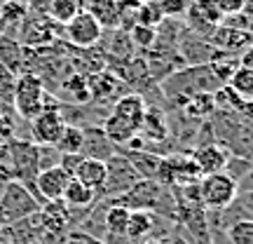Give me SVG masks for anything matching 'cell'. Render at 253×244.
Returning <instances> with one entry per match:
<instances>
[{"label":"cell","mask_w":253,"mask_h":244,"mask_svg":"<svg viewBox=\"0 0 253 244\" xmlns=\"http://www.w3.org/2000/svg\"><path fill=\"white\" fill-rule=\"evenodd\" d=\"M87 0H54L49 9V19L56 24H68L80 9H84Z\"/></svg>","instance_id":"obj_29"},{"label":"cell","mask_w":253,"mask_h":244,"mask_svg":"<svg viewBox=\"0 0 253 244\" xmlns=\"http://www.w3.org/2000/svg\"><path fill=\"white\" fill-rule=\"evenodd\" d=\"M31 244H40V242H31Z\"/></svg>","instance_id":"obj_46"},{"label":"cell","mask_w":253,"mask_h":244,"mask_svg":"<svg viewBox=\"0 0 253 244\" xmlns=\"http://www.w3.org/2000/svg\"><path fill=\"white\" fill-rule=\"evenodd\" d=\"M138 134L148 141V146L164 144V141L169 139V134H171V132H169V122H167L164 110L155 108V106H148L143 120H141V127H138Z\"/></svg>","instance_id":"obj_15"},{"label":"cell","mask_w":253,"mask_h":244,"mask_svg":"<svg viewBox=\"0 0 253 244\" xmlns=\"http://www.w3.org/2000/svg\"><path fill=\"white\" fill-rule=\"evenodd\" d=\"M220 14L227 17V14H239L244 9V0H216Z\"/></svg>","instance_id":"obj_39"},{"label":"cell","mask_w":253,"mask_h":244,"mask_svg":"<svg viewBox=\"0 0 253 244\" xmlns=\"http://www.w3.org/2000/svg\"><path fill=\"white\" fill-rule=\"evenodd\" d=\"M54 148L61 155L80 153V150H82V127H78V125H66Z\"/></svg>","instance_id":"obj_28"},{"label":"cell","mask_w":253,"mask_h":244,"mask_svg":"<svg viewBox=\"0 0 253 244\" xmlns=\"http://www.w3.org/2000/svg\"><path fill=\"white\" fill-rule=\"evenodd\" d=\"M73 179H78L80 183H84L87 188L96 190V195H99L101 188H103V183H106V162L94 160V157H82V162L78 164Z\"/></svg>","instance_id":"obj_19"},{"label":"cell","mask_w":253,"mask_h":244,"mask_svg":"<svg viewBox=\"0 0 253 244\" xmlns=\"http://www.w3.org/2000/svg\"><path fill=\"white\" fill-rule=\"evenodd\" d=\"M84 9L103 26V31H106V28H108V31H115V28H118V24H120L118 0H87V2H84Z\"/></svg>","instance_id":"obj_23"},{"label":"cell","mask_w":253,"mask_h":244,"mask_svg":"<svg viewBox=\"0 0 253 244\" xmlns=\"http://www.w3.org/2000/svg\"><path fill=\"white\" fill-rule=\"evenodd\" d=\"M63 33H66V38H68V43L73 47H78V49H91L94 45L101 43L103 26L91 17L87 9H80L68 24H63Z\"/></svg>","instance_id":"obj_7"},{"label":"cell","mask_w":253,"mask_h":244,"mask_svg":"<svg viewBox=\"0 0 253 244\" xmlns=\"http://www.w3.org/2000/svg\"><path fill=\"white\" fill-rule=\"evenodd\" d=\"M157 2H160L164 19H176V17H185L192 0H157Z\"/></svg>","instance_id":"obj_36"},{"label":"cell","mask_w":253,"mask_h":244,"mask_svg":"<svg viewBox=\"0 0 253 244\" xmlns=\"http://www.w3.org/2000/svg\"><path fill=\"white\" fill-rule=\"evenodd\" d=\"M251 169H253V160H251V157H244V155H230L223 172H225L230 179H235V181L239 183L246 174L251 172Z\"/></svg>","instance_id":"obj_35"},{"label":"cell","mask_w":253,"mask_h":244,"mask_svg":"<svg viewBox=\"0 0 253 244\" xmlns=\"http://www.w3.org/2000/svg\"><path fill=\"white\" fill-rule=\"evenodd\" d=\"M61 202L71 209V211H89V209L99 202V195H96V190L87 188V186L80 183L78 179H71L68 186H66V190H63Z\"/></svg>","instance_id":"obj_17"},{"label":"cell","mask_w":253,"mask_h":244,"mask_svg":"<svg viewBox=\"0 0 253 244\" xmlns=\"http://www.w3.org/2000/svg\"><path fill=\"white\" fill-rule=\"evenodd\" d=\"M54 0H26V7L31 14L36 17H49V9H52Z\"/></svg>","instance_id":"obj_38"},{"label":"cell","mask_w":253,"mask_h":244,"mask_svg":"<svg viewBox=\"0 0 253 244\" xmlns=\"http://www.w3.org/2000/svg\"><path fill=\"white\" fill-rule=\"evenodd\" d=\"M71 94L68 97V103L73 106H84L91 101V94H89V82H87V73H71L66 75L61 80V90L59 94Z\"/></svg>","instance_id":"obj_22"},{"label":"cell","mask_w":253,"mask_h":244,"mask_svg":"<svg viewBox=\"0 0 253 244\" xmlns=\"http://www.w3.org/2000/svg\"><path fill=\"white\" fill-rule=\"evenodd\" d=\"M190 155H192V160L197 162L202 176H209V174L223 172V169H225L227 157H230L232 153H230L223 144L211 141V144H204V146L192 148V150H190Z\"/></svg>","instance_id":"obj_13"},{"label":"cell","mask_w":253,"mask_h":244,"mask_svg":"<svg viewBox=\"0 0 253 244\" xmlns=\"http://www.w3.org/2000/svg\"><path fill=\"white\" fill-rule=\"evenodd\" d=\"M232 90L242 97V99H253V71H246V68H237L232 73V78L227 82Z\"/></svg>","instance_id":"obj_33"},{"label":"cell","mask_w":253,"mask_h":244,"mask_svg":"<svg viewBox=\"0 0 253 244\" xmlns=\"http://www.w3.org/2000/svg\"><path fill=\"white\" fill-rule=\"evenodd\" d=\"M14 80H17V75L14 73H9L7 68H2L0 66V101L7 99L12 103V92H14Z\"/></svg>","instance_id":"obj_37"},{"label":"cell","mask_w":253,"mask_h":244,"mask_svg":"<svg viewBox=\"0 0 253 244\" xmlns=\"http://www.w3.org/2000/svg\"><path fill=\"white\" fill-rule=\"evenodd\" d=\"M7 150L9 160H12L14 181H21L36 195V179L42 172L40 169V146L33 141H9Z\"/></svg>","instance_id":"obj_4"},{"label":"cell","mask_w":253,"mask_h":244,"mask_svg":"<svg viewBox=\"0 0 253 244\" xmlns=\"http://www.w3.org/2000/svg\"><path fill=\"white\" fill-rule=\"evenodd\" d=\"M162 21H164V14H162V9H160V2L157 0H141L138 12H136V24L157 28Z\"/></svg>","instance_id":"obj_31"},{"label":"cell","mask_w":253,"mask_h":244,"mask_svg":"<svg viewBox=\"0 0 253 244\" xmlns=\"http://www.w3.org/2000/svg\"><path fill=\"white\" fill-rule=\"evenodd\" d=\"M120 153L126 155V160L131 162V167L138 172L141 179H155L157 167H160V160L164 157V155H157V153H153V150H120Z\"/></svg>","instance_id":"obj_24"},{"label":"cell","mask_w":253,"mask_h":244,"mask_svg":"<svg viewBox=\"0 0 253 244\" xmlns=\"http://www.w3.org/2000/svg\"><path fill=\"white\" fill-rule=\"evenodd\" d=\"M239 66L246 68V71H253V43L239 54Z\"/></svg>","instance_id":"obj_40"},{"label":"cell","mask_w":253,"mask_h":244,"mask_svg":"<svg viewBox=\"0 0 253 244\" xmlns=\"http://www.w3.org/2000/svg\"><path fill=\"white\" fill-rule=\"evenodd\" d=\"M5 183H7L5 179H0V195H2V190H5Z\"/></svg>","instance_id":"obj_44"},{"label":"cell","mask_w":253,"mask_h":244,"mask_svg":"<svg viewBox=\"0 0 253 244\" xmlns=\"http://www.w3.org/2000/svg\"><path fill=\"white\" fill-rule=\"evenodd\" d=\"M73 176L61 164H54V167H47L42 172L38 174L36 179V197L40 202H52V199H61L63 190L68 186Z\"/></svg>","instance_id":"obj_11"},{"label":"cell","mask_w":253,"mask_h":244,"mask_svg":"<svg viewBox=\"0 0 253 244\" xmlns=\"http://www.w3.org/2000/svg\"><path fill=\"white\" fill-rule=\"evenodd\" d=\"M66 120L59 108H45L31 120V139L38 146H56L61 136Z\"/></svg>","instance_id":"obj_8"},{"label":"cell","mask_w":253,"mask_h":244,"mask_svg":"<svg viewBox=\"0 0 253 244\" xmlns=\"http://www.w3.org/2000/svg\"><path fill=\"white\" fill-rule=\"evenodd\" d=\"M141 244H167V240H157V237H150V240H145Z\"/></svg>","instance_id":"obj_43"},{"label":"cell","mask_w":253,"mask_h":244,"mask_svg":"<svg viewBox=\"0 0 253 244\" xmlns=\"http://www.w3.org/2000/svg\"><path fill=\"white\" fill-rule=\"evenodd\" d=\"M242 12H244L246 17L253 19V0H244V9H242Z\"/></svg>","instance_id":"obj_42"},{"label":"cell","mask_w":253,"mask_h":244,"mask_svg":"<svg viewBox=\"0 0 253 244\" xmlns=\"http://www.w3.org/2000/svg\"><path fill=\"white\" fill-rule=\"evenodd\" d=\"M173 162V172H176V186H190V183L202 181V172H199L197 162L192 160L190 153L181 155H169Z\"/></svg>","instance_id":"obj_25"},{"label":"cell","mask_w":253,"mask_h":244,"mask_svg":"<svg viewBox=\"0 0 253 244\" xmlns=\"http://www.w3.org/2000/svg\"><path fill=\"white\" fill-rule=\"evenodd\" d=\"M129 38H131V43H134L136 49L148 52V49L155 45V40H157V28L134 24V26H131V31H129Z\"/></svg>","instance_id":"obj_34"},{"label":"cell","mask_w":253,"mask_h":244,"mask_svg":"<svg viewBox=\"0 0 253 244\" xmlns=\"http://www.w3.org/2000/svg\"><path fill=\"white\" fill-rule=\"evenodd\" d=\"M0 66L14 75L24 73V45L9 33L0 36Z\"/></svg>","instance_id":"obj_18"},{"label":"cell","mask_w":253,"mask_h":244,"mask_svg":"<svg viewBox=\"0 0 253 244\" xmlns=\"http://www.w3.org/2000/svg\"><path fill=\"white\" fill-rule=\"evenodd\" d=\"M61 101L54 99L45 90V80L36 73H21L14 80V92H12V108L19 118L31 120L45 108H59Z\"/></svg>","instance_id":"obj_2"},{"label":"cell","mask_w":253,"mask_h":244,"mask_svg":"<svg viewBox=\"0 0 253 244\" xmlns=\"http://www.w3.org/2000/svg\"><path fill=\"white\" fill-rule=\"evenodd\" d=\"M115 204H122L129 211L134 209H143V211H153L157 216L169 218L176 223V199H173L171 188H164L155 179H141L134 188H129L125 195L110 199Z\"/></svg>","instance_id":"obj_1"},{"label":"cell","mask_w":253,"mask_h":244,"mask_svg":"<svg viewBox=\"0 0 253 244\" xmlns=\"http://www.w3.org/2000/svg\"><path fill=\"white\" fill-rule=\"evenodd\" d=\"M145 108H148V103H145V99L138 94V92H126V94H122V97L113 103V113L126 118L129 122H134L136 127H141Z\"/></svg>","instance_id":"obj_20"},{"label":"cell","mask_w":253,"mask_h":244,"mask_svg":"<svg viewBox=\"0 0 253 244\" xmlns=\"http://www.w3.org/2000/svg\"><path fill=\"white\" fill-rule=\"evenodd\" d=\"M2 5H5V0H0V7H2Z\"/></svg>","instance_id":"obj_45"},{"label":"cell","mask_w":253,"mask_h":244,"mask_svg":"<svg viewBox=\"0 0 253 244\" xmlns=\"http://www.w3.org/2000/svg\"><path fill=\"white\" fill-rule=\"evenodd\" d=\"M237 195H239L237 181L230 179L225 172L202 176V181H199V197H202V204L207 211H223L235 202Z\"/></svg>","instance_id":"obj_6"},{"label":"cell","mask_w":253,"mask_h":244,"mask_svg":"<svg viewBox=\"0 0 253 244\" xmlns=\"http://www.w3.org/2000/svg\"><path fill=\"white\" fill-rule=\"evenodd\" d=\"M185 113V118L190 120H207L216 113V103H213V94L211 92H199L195 97H190L185 101V106L181 108Z\"/></svg>","instance_id":"obj_26"},{"label":"cell","mask_w":253,"mask_h":244,"mask_svg":"<svg viewBox=\"0 0 253 244\" xmlns=\"http://www.w3.org/2000/svg\"><path fill=\"white\" fill-rule=\"evenodd\" d=\"M40 223L45 228L47 235L66 237L73 230L71 226V209L63 204L61 199H52V202H42L38 209Z\"/></svg>","instance_id":"obj_10"},{"label":"cell","mask_w":253,"mask_h":244,"mask_svg":"<svg viewBox=\"0 0 253 244\" xmlns=\"http://www.w3.org/2000/svg\"><path fill=\"white\" fill-rule=\"evenodd\" d=\"M21 31H19V43L24 47H40L45 43H52L59 33L61 24L52 21L49 17H36L31 14L21 21Z\"/></svg>","instance_id":"obj_9"},{"label":"cell","mask_w":253,"mask_h":244,"mask_svg":"<svg viewBox=\"0 0 253 244\" xmlns=\"http://www.w3.org/2000/svg\"><path fill=\"white\" fill-rule=\"evenodd\" d=\"M87 82H89V94L91 99H99V101H106V99H115L118 101V92L125 82L120 80L115 73H110L108 68L103 71H94L87 75Z\"/></svg>","instance_id":"obj_16"},{"label":"cell","mask_w":253,"mask_h":244,"mask_svg":"<svg viewBox=\"0 0 253 244\" xmlns=\"http://www.w3.org/2000/svg\"><path fill=\"white\" fill-rule=\"evenodd\" d=\"M134 43L129 38V31H122V28H115L113 33V40H110V47H108V54L106 56H120V61H126L134 56Z\"/></svg>","instance_id":"obj_30"},{"label":"cell","mask_w":253,"mask_h":244,"mask_svg":"<svg viewBox=\"0 0 253 244\" xmlns=\"http://www.w3.org/2000/svg\"><path fill=\"white\" fill-rule=\"evenodd\" d=\"M28 17L26 0H5V5L0 7V24L7 33L9 28L21 26V21Z\"/></svg>","instance_id":"obj_27"},{"label":"cell","mask_w":253,"mask_h":244,"mask_svg":"<svg viewBox=\"0 0 253 244\" xmlns=\"http://www.w3.org/2000/svg\"><path fill=\"white\" fill-rule=\"evenodd\" d=\"M141 181V176L136 172L131 162L126 160L125 153H115L113 157L106 160V183L99 193V199H115L125 195L129 188H134Z\"/></svg>","instance_id":"obj_5"},{"label":"cell","mask_w":253,"mask_h":244,"mask_svg":"<svg viewBox=\"0 0 253 244\" xmlns=\"http://www.w3.org/2000/svg\"><path fill=\"white\" fill-rule=\"evenodd\" d=\"M103 132H106V136H108L110 141L115 144V148H122V146L131 139V136L138 132V127L134 125V122H129L126 118H122V115H115V113H110V115H106V120H103Z\"/></svg>","instance_id":"obj_21"},{"label":"cell","mask_w":253,"mask_h":244,"mask_svg":"<svg viewBox=\"0 0 253 244\" xmlns=\"http://www.w3.org/2000/svg\"><path fill=\"white\" fill-rule=\"evenodd\" d=\"M40 204L42 202L24 183L12 179V181L5 183V190L0 195V226L2 228L14 226L17 221L36 214L38 209H40Z\"/></svg>","instance_id":"obj_3"},{"label":"cell","mask_w":253,"mask_h":244,"mask_svg":"<svg viewBox=\"0 0 253 244\" xmlns=\"http://www.w3.org/2000/svg\"><path fill=\"white\" fill-rule=\"evenodd\" d=\"M167 244H188V242H185V237H183L181 233H178V228H176V230H173V235H171V240H169Z\"/></svg>","instance_id":"obj_41"},{"label":"cell","mask_w":253,"mask_h":244,"mask_svg":"<svg viewBox=\"0 0 253 244\" xmlns=\"http://www.w3.org/2000/svg\"><path fill=\"white\" fill-rule=\"evenodd\" d=\"M209 43L216 49H223V52H230V54H242L246 47L253 43V33L242 31V28L225 26V24H218L216 31L209 38Z\"/></svg>","instance_id":"obj_14"},{"label":"cell","mask_w":253,"mask_h":244,"mask_svg":"<svg viewBox=\"0 0 253 244\" xmlns=\"http://www.w3.org/2000/svg\"><path fill=\"white\" fill-rule=\"evenodd\" d=\"M223 235L230 244H253V221L239 218L223 230Z\"/></svg>","instance_id":"obj_32"},{"label":"cell","mask_w":253,"mask_h":244,"mask_svg":"<svg viewBox=\"0 0 253 244\" xmlns=\"http://www.w3.org/2000/svg\"><path fill=\"white\" fill-rule=\"evenodd\" d=\"M80 153L84 155V157H94V160L106 162L108 157H113V155L118 153V148H115V144L106 136L103 127L87 125V127H82V150Z\"/></svg>","instance_id":"obj_12"}]
</instances>
